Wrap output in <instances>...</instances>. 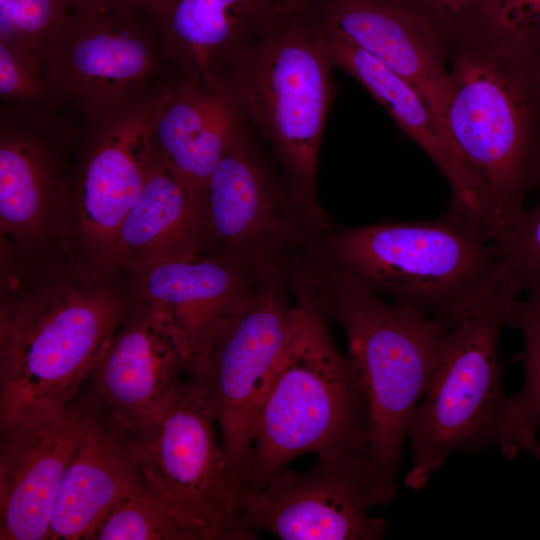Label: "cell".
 <instances>
[{
    "label": "cell",
    "mask_w": 540,
    "mask_h": 540,
    "mask_svg": "<svg viewBox=\"0 0 540 540\" xmlns=\"http://www.w3.org/2000/svg\"><path fill=\"white\" fill-rule=\"evenodd\" d=\"M1 269L0 430L69 404L141 301L131 272L70 246L32 256L2 249Z\"/></svg>",
    "instance_id": "cell-1"
},
{
    "label": "cell",
    "mask_w": 540,
    "mask_h": 540,
    "mask_svg": "<svg viewBox=\"0 0 540 540\" xmlns=\"http://www.w3.org/2000/svg\"><path fill=\"white\" fill-rule=\"evenodd\" d=\"M297 255L360 290L452 322L500 285L497 244L451 210L431 220L333 225Z\"/></svg>",
    "instance_id": "cell-2"
},
{
    "label": "cell",
    "mask_w": 540,
    "mask_h": 540,
    "mask_svg": "<svg viewBox=\"0 0 540 540\" xmlns=\"http://www.w3.org/2000/svg\"><path fill=\"white\" fill-rule=\"evenodd\" d=\"M281 7L213 65L215 86L240 119L270 145L297 198L325 213L317 198V164L332 97L331 68L316 16Z\"/></svg>",
    "instance_id": "cell-3"
},
{
    "label": "cell",
    "mask_w": 540,
    "mask_h": 540,
    "mask_svg": "<svg viewBox=\"0 0 540 540\" xmlns=\"http://www.w3.org/2000/svg\"><path fill=\"white\" fill-rule=\"evenodd\" d=\"M448 136L475 179L489 237L519 224L540 178V56L501 53L472 38L448 42Z\"/></svg>",
    "instance_id": "cell-4"
},
{
    "label": "cell",
    "mask_w": 540,
    "mask_h": 540,
    "mask_svg": "<svg viewBox=\"0 0 540 540\" xmlns=\"http://www.w3.org/2000/svg\"><path fill=\"white\" fill-rule=\"evenodd\" d=\"M288 272L293 294L345 332L367 403L368 450L397 474L402 445L436 355L456 322L386 302L299 256L290 261Z\"/></svg>",
    "instance_id": "cell-5"
},
{
    "label": "cell",
    "mask_w": 540,
    "mask_h": 540,
    "mask_svg": "<svg viewBox=\"0 0 540 540\" xmlns=\"http://www.w3.org/2000/svg\"><path fill=\"white\" fill-rule=\"evenodd\" d=\"M292 325L253 431L246 492L296 458L368 448V410L356 368L337 348L327 319L294 295Z\"/></svg>",
    "instance_id": "cell-6"
},
{
    "label": "cell",
    "mask_w": 540,
    "mask_h": 540,
    "mask_svg": "<svg viewBox=\"0 0 540 540\" xmlns=\"http://www.w3.org/2000/svg\"><path fill=\"white\" fill-rule=\"evenodd\" d=\"M506 302L499 288L444 338L408 429L413 456L406 488L424 489L453 453L497 445L508 399L498 352Z\"/></svg>",
    "instance_id": "cell-7"
},
{
    "label": "cell",
    "mask_w": 540,
    "mask_h": 540,
    "mask_svg": "<svg viewBox=\"0 0 540 540\" xmlns=\"http://www.w3.org/2000/svg\"><path fill=\"white\" fill-rule=\"evenodd\" d=\"M288 265L267 268L246 302L193 349L187 379L219 427L232 477L246 492L256 418L295 311Z\"/></svg>",
    "instance_id": "cell-8"
},
{
    "label": "cell",
    "mask_w": 540,
    "mask_h": 540,
    "mask_svg": "<svg viewBox=\"0 0 540 540\" xmlns=\"http://www.w3.org/2000/svg\"><path fill=\"white\" fill-rule=\"evenodd\" d=\"M198 203L200 255L251 267L288 264L334 225L297 198L239 116Z\"/></svg>",
    "instance_id": "cell-9"
},
{
    "label": "cell",
    "mask_w": 540,
    "mask_h": 540,
    "mask_svg": "<svg viewBox=\"0 0 540 540\" xmlns=\"http://www.w3.org/2000/svg\"><path fill=\"white\" fill-rule=\"evenodd\" d=\"M215 418L187 377L130 434L143 476L195 540H251Z\"/></svg>",
    "instance_id": "cell-10"
},
{
    "label": "cell",
    "mask_w": 540,
    "mask_h": 540,
    "mask_svg": "<svg viewBox=\"0 0 540 540\" xmlns=\"http://www.w3.org/2000/svg\"><path fill=\"white\" fill-rule=\"evenodd\" d=\"M165 59L154 19L141 2L69 8L49 43L42 73L51 101L85 123L141 97Z\"/></svg>",
    "instance_id": "cell-11"
},
{
    "label": "cell",
    "mask_w": 540,
    "mask_h": 540,
    "mask_svg": "<svg viewBox=\"0 0 540 540\" xmlns=\"http://www.w3.org/2000/svg\"><path fill=\"white\" fill-rule=\"evenodd\" d=\"M396 494V474L367 447L343 449L318 455L304 472L286 467L246 492L241 520L253 538L268 532L282 540H379L388 523L369 510Z\"/></svg>",
    "instance_id": "cell-12"
},
{
    "label": "cell",
    "mask_w": 540,
    "mask_h": 540,
    "mask_svg": "<svg viewBox=\"0 0 540 540\" xmlns=\"http://www.w3.org/2000/svg\"><path fill=\"white\" fill-rule=\"evenodd\" d=\"M55 107L48 101L1 108V245L21 255L69 246L68 157L78 133Z\"/></svg>",
    "instance_id": "cell-13"
},
{
    "label": "cell",
    "mask_w": 540,
    "mask_h": 540,
    "mask_svg": "<svg viewBox=\"0 0 540 540\" xmlns=\"http://www.w3.org/2000/svg\"><path fill=\"white\" fill-rule=\"evenodd\" d=\"M163 79L136 100L86 123L79 138L70 212V246L86 261L112 266L120 228L142 191L150 130L167 93Z\"/></svg>",
    "instance_id": "cell-14"
},
{
    "label": "cell",
    "mask_w": 540,
    "mask_h": 540,
    "mask_svg": "<svg viewBox=\"0 0 540 540\" xmlns=\"http://www.w3.org/2000/svg\"><path fill=\"white\" fill-rule=\"evenodd\" d=\"M188 343L168 315L141 299L109 336L87 379L104 417L132 434L187 376Z\"/></svg>",
    "instance_id": "cell-15"
},
{
    "label": "cell",
    "mask_w": 540,
    "mask_h": 540,
    "mask_svg": "<svg viewBox=\"0 0 540 540\" xmlns=\"http://www.w3.org/2000/svg\"><path fill=\"white\" fill-rule=\"evenodd\" d=\"M103 416L97 402L72 400L62 409L1 429L0 539H48L67 466Z\"/></svg>",
    "instance_id": "cell-16"
},
{
    "label": "cell",
    "mask_w": 540,
    "mask_h": 540,
    "mask_svg": "<svg viewBox=\"0 0 540 540\" xmlns=\"http://www.w3.org/2000/svg\"><path fill=\"white\" fill-rule=\"evenodd\" d=\"M316 18L324 29L410 82L450 140L445 124L450 49L447 39L427 20L397 0H328Z\"/></svg>",
    "instance_id": "cell-17"
},
{
    "label": "cell",
    "mask_w": 540,
    "mask_h": 540,
    "mask_svg": "<svg viewBox=\"0 0 540 540\" xmlns=\"http://www.w3.org/2000/svg\"><path fill=\"white\" fill-rule=\"evenodd\" d=\"M320 27L332 64L365 87L441 171L453 196L450 209L487 230L480 189L419 91L363 49Z\"/></svg>",
    "instance_id": "cell-18"
},
{
    "label": "cell",
    "mask_w": 540,
    "mask_h": 540,
    "mask_svg": "<svg viewBox=\"0 0 540 540\" xmlns=\"http://www.w3.org/2000/svg\"><path fill=\"white\" fill-rule=\"evenodd\" d=\"M269 267L196 255L160 262L133 275L139 297L168 315L191 356L215 325L246 302Z\"/></svg>",
    "instance_id": "cell-19"
},
{
    "label": "cell",
    "mask_w": 540,
    "mask_h": 540,
    "mask_svg": "<svg viewBox=\"0 0 540 540\" xmlns=\"http://www.w3.org/2000/svg\"><path fill=\"white\" fill-rule=\"evenodd\" d=\"M140 475L131 435L103 415L85 434L67 466L48 539H90Z\"/></svg>",
    "instance_id": "cell-20"
},
{
    "label": "cell",
    "mask_w": 540,
    "mask_h": 540,
    "mask_svg": "<svg viewBox=\"0 0 540 540\" xmlns=\"http://www.w3.org/2000/svg\"><path fill=\"white\" fill-rule=\"evenodd\" d=\"M237 121L233 105L217 87L174 75L152 123L150 143L199 200Z\"/></svg>",
    "instance_id": "cell-21"
},
{
    "label": "cell",
    "mask_w": 540,
    "mask_h": 540,
    "mask_svg": "<svg viewBox=\"0 0 540 540\" xmlns=\"http://www.w3.org/2000/svg\"><path fill=\"white\" fill-rule=\"evenodd\" d=\"M174 75L215 86L214 63L284 0H140ZM216 87V86H215Z\"/></svg>",
    "instance_id": "cell-22"
},
{
    "label": "cell",
    "mask_w": 540,
    "mask_h": 540,
    "mask_svg": "<svg viewBox=\"0 0 540 540\" xmlns=\"http://www.w3.org/2000/svg\"><path fill=\"white\" fill-rule=\"evenodd\" d=\"M197 198L151 146L142 191L117 236L112 266L131 273L169 260L200 255Z\"/></svg>",
    "instance_id": "cell-23"
},
{
    "label": "cell",
    "mask_w": 540,
    "mask_h": 540,
    "mask_svg": "<svg viewBox=\"0 0 540 540\" xmlns=\"http://www.w3.org/2000/svg\"><path fill=\"white\" fill-rule=\"evenodd\" d=\"M505 320L524 342V384L507 399L496 445L505 458L513 459L530 451L540 429V278L507 299Z\"/></svg>",
    "instance_id": "cell-24"
},
{
    "label": "cell",
    "mask_w": 540,
    "mask_h": 540,
    "mask_svg": "<svg viewBox=\"0 0 540 540\" xmlns=\"http://www.w3.org/2000/svg\"><path fill=\"white\" fill-rule=\"evenodd\" d=\"M90 539L195 540V537L141 473L132 491L109 512Z\"/></svg>",
    "instance_id": "cell-25"
},
{
    "label": "cell",
    "mask_w": 540,
    "mask_h": 540,
    "mask_svg": "<svg viewBox=\"0 0 540 540\" xmlns=\"http://www.w3.org/2000/svg\"><path fill=\"white\" fill-rule=\"evenodd\" d=\"M469 38L501 53L540 56V0H484Z\"/></svg>",
    "instance_id": "cell-26"
},
{
    "label": "cell",
    "mask_w": 540,
    "mask_h": 540,
    "mask_svg": "<svg viewBox=\"0 0 540 540\" xmlns=\"http://www.w3.org/2000/svg\"><path fill=\"white\" fill-rule=\"evenodd\" d=\"M68 11L64 0H0V42L42 70L44 53Z\"/></svg>",
    "instance_id": "cell-27"
},
{
    "label": "cell",
    "mask_w": 540,
    "mask_h": 540,
    "mask_svg": "<svg viewBox=\"0 0 540 540\" xmlns=\"http://www.w3.org/2000/svg\"><path fill=\"white\" fill-rule=\"evenodd\" d=\"M500 290L511 297L540 278V201L499 244Z\"/></svg>",
    "instance_id": "cell-28"
},
{
    "label": "cell",
    "mask_w": 540,
    "mask_h": 540,
    "mask_svg": "<svg viewBox=\"0 0 540 540\" xmlns=\"http://www.w3.org/2000/svg\"><path fill=\"white\" fill-rule=\"evenodd\" d=\"M0 96L6 103L35 104L51 101L42 70L1 42Z\"/></svg>",
    "instance_id": "cell-29"
},
{
    "label": "cell",
    "mask_w": 540,
    "mask_h": 540,
    "mask_svg": "<svg viewBox=\"0 0 540 540\" xmlns=\"http://www.w3.org/2000/svg\"><path fill=\"white\" fill-rule=\"evenodd\" d=\"M427 20L447 41L470 37L484 0H397Z\"/></svg>",
    "instance_id": "cell-30"
},
{
    "label": "cell",
    "mask_w": 540,
    "mask_h": 540,
    "mask_svg": "<svg viewBox=\"0 0 540 540\" xmlns=\"http://www.w3.org/2000/svg\"><path fill=\"white\" fill-rule=\"evenodd\" d=\"M69 8H110L140 0H64Z\"/></svg>",
    "instance_id": "cell-31"
},
{
    "label": "cell",
    "mask_w": 540,
    "mask_h": 540,
    "mask_svg": "<svg viewBox=\"0 0 540 540\" xmlns=\"http://www.w3.org/2000/svg\"><path fill=\"white\" fill-rule=\"evenodd\" d=\"M530 452L533 454V456L540 461V441H536L532 448L530 449Z\"/></svg>",
    "instance_id": "cell-32"
}]
</instances>
